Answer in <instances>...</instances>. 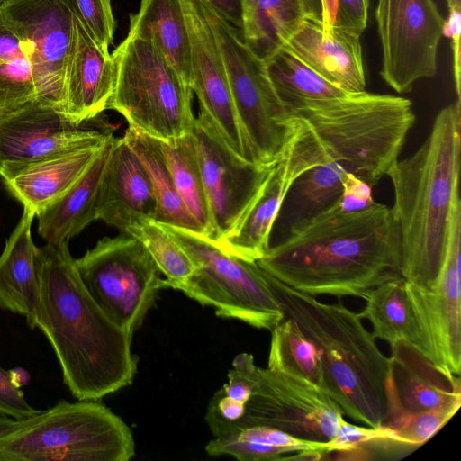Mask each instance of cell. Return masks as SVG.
<instances>
[{"instance_id": "31", "label": "cell", "mask_w": 461, "mask_h": 461, "mask_svg": "<svg viewBox=\"0 0 461 461\" xmlns=\"http://www.w3.org/2000/svg\"><path fill=\"white\" fill-rule=\"evenodd\" d=\"M176 189L189 212L212 240V220L192 131L175 140H158Z\"/></svg>"}, {"instance_id": "28", "label": "cell", "mask_w": 461, "mask_h": 461, "mask_svg": "<svg viewBox=\"0 0 461 461\" xmlns=\"http://www.w3.org/2000/svg\"><path fill=\"white\" fill-rule=\"evenodd\" d=\"M320 15L317 0H258L241 35L260 58L280 48L308 18Z\"/></svg>"}, {"instance_id": "15", "label": "cell", "mask_w": 461, "mask_h": 461, "mask_svg": "<svg viewBox=\"0 0 461 461\" xmlns=\"http://www.w3.org/2000/svg\"><path fill=\"white\" fill-rule=\"evenodd\" d=\"M0 13L30 61L37 100L63 112L74 21L71 0H2Z\"/></svg>"}, {"instance_id": "47", "label": "cell", "mask_w": 461, "mask_h": 461, "mask_svg": "<svg viewBox=\"0 0 461 461\" xmlns=\"http://www.w3.org/2000/svg\"><path fill=\"white\" fill-rule=\"evenodd\" d=\"M11 377L14 381V383L18 386L21 387L22 385H24L27 384L29 380V374L23 368H14L13 370H10Z\"/></svg>"}, {"instance_id": "33", "label": "cell", "mask_w": 461, "mask_h": 461, "mask_svg": "<svg viewBox=\"0 0 461 461\" xmlns=\"http://www.w3.org/2000/svg\"><path fill=\"white\" fill-rule=\"evenodd\" d=\"M138 239L149 251L159 272L165 276L162 288H169L191 276L196 265L178 242L154 221H141L126 232Z\"/></svg>"}, {"instance_id": "39", "label": "cell", "mask_w": 461, "mask_h": 461, "mask_svg": "<svg viewBox=\"0 0 461 461\" xmlns=\"http://www.w3.org/2000/svg\"><path fill=\"white\" fill-rule=\"evenodd\" d=\"M40 411L27 402L20 387L14 383L10 372L0 367V415L24 420Z\"/></svg>"}, {"instance_id": "6", "label": "cell", "mask_w": 461, "mask_h": 461, "mask_svg": "<svg viewBox=\"0 0 461 461\" xmlns=\"http://www.w3.org/2000/svg\"><path fill=\"white\" fill-rule=\"evenodd\" d=\"M132 431L95 401H60L0 438V461H129Z\"/></svg>"}, {"instance_id": "8", "label": "cell", "mask_w": 461, "mask_h": 461, "mask_svg": "<svg viewBox=\"0 0 461 461\" xmlns=\"http://www.w3.org/2000/svg\"><path fill=\"white\" fill-rule=\"evenodd\" d=\"M161 225L196 265L191 276L169 288L213 307L219 317L258 329L271 330L285 319L283 308L257 262L225 252L202 233Z\"/></svg>"}, {"instance_id": "38", "label": "cell", "mask_w": 461, "mask_h": 461, "mask_svg": "<svg viewBox=\"0 0 461 461\" xmlns=\"http://www.w3.org/2000/svg\"><path fill=\"white\" fill-rule=\"evenodd\" d=\"M378 439L393 440L389 432L382 426H357L343 419L334 438L328 441L329 454L348 451Z\"/></svg>"}, {"instance_id": "34", "label": "cell", "mask_w": 461, "mask_h": 461, "mask_svg": "<svg viewBox=\"0 0 461 461\" xmlns=\"http://www.w3.org/2000/svg\"><path fill=\"white\" fill-rule=\"evenodd\" d=\"M456 402L429 411L410 413L404 411L393 399L387 398V411L380 426L400 444L419 447L431 438L458 411Z\"/></svg>"}, {"instance_id": "29", "label": "cell", "mask_w": 461, "mask_h": 461, "mask_svg": "<svg viewBox=\"0 0 461 461\" xmlns=\"http://www.w3.org/2000/svg\"><path fill=\"white\" fill-rule=\"evenodd\" d=\"M361 298L366 303L359 316L369 321L375 339L390 346L403 342L415 348L416 324L402 277L372 287Z\"/></svg>"}, {"instance_id": "42", "label": "cell", "mask_w": 461, "mask_h": 461, "mask_svg": "<svg viewBox=\"0 0 461 461\" xmlns=\"http://www.w3.org/2000/svg\"><path fill=\"white\" fill-rule=\"evenodd\" d=\"M335 203L344 212H357L371 207L376 202L367 183L352 174H347L342 180L341 194Z\"/></svg>"}, {"instance_id": "10", "label": "cell", "mask_w": 461, "mask_h": 461, "mask_svg": "<svg viewBox=\"0 0 461 461\" xmlns=\"http://www.w3.org/2000/svg\"><path fill=\"white\" fill-rule=\"evenodd\" d=\"M76 266L102 311L133 335L162 289L161 273L144 245L127 233L105 237L76 258Z\"/></svg>"}, {"instance_id": "7", "label": "cell", "mask_w": 461, "mask_h": 461, "mask_svg": "<svg viewBox=\"0 0 461 461\" xmlns=\"http://www.w3.org/2000/svg\"><path fill=\"white\" fill-rule=\"evenodd\" d=\"M116 82L107 109L160 141L192 131L193 90L150 41L128 34L112 54Z\"/></svg>"}, {"instance_id": "17", "label": "cell", "mask_w": 461, "mask_h": 461, "mask_svg": "<svg viewBox=\"0 0 461 461\" xmlns=\"http://www.w3.org/2000/svg\"><path fill=\"white\" fill-rule=\"evenodd\" d=\"M192 134L211 213L212 240L217 242L246 210L273 165L260 166L236 156L202 112Z\"/></svg>"}, {"instance_id": "25", "label": "cell", "mask_w": 461, "mask_h": 461, "mask_svg": "<svg viewBox=\"0 0 461 461\" xmlns=\"http://www.w3.org/2000/svg\"><path fill=\"white\" fill-rule=\"evenodd\" d=\"M113 139L114 136L62 196L36 215L38 232L46 242L68 243L70 239L97 220L98 193Z\"/></svg>"}, {"instance_id": "21", "label": "cell", "mask_w": 461, "mask_h": 461, "mask_svg": "<svg viewBox=\"0 0 461 461\" xmlns=\"http://www.w3.org/2000/svg\"><path fill=\"white\" fill-rule=\"evenodd\" d=\"M281 47L342 90L366 91L360 37L336 27L326 35L320 15L303 21Z\"/></svg>"}, {"instance_id": "20", "label": "cell", "mask_w": 461, "mask_h": 461, "mask_svg": "<svg viewBox=\"0 0 461 461\" xmlns=\"http://www.w3.org/2000/svg\"><path fill=\"white\" fill-rule=\"evenodd\" d=\"M156 197L149 177L123 137L113 139L97 199V220L122 233L154 221Z\"/></svg>"}, {"instance_id": "2", "label": "cell", "mask_w": 461, "mask_h": 461, "mask_svg": "<svg viewBox=\"0 0 461 461\" xmlns=\"http://www.w3.org/2000/svg\"><path fill=\"white\" fill-rule=\"evenodd\" d=\"M290 113L309 125L322 151L321 164L303 174L286 196L290 228L333 204L347 174L375 185L399 159L415 122L411 100L366 91L312 103Z\"/></svg>"}, {"instance_id": "40", "label": "cell", "mask_w": 461, "mask_h": 461, "mask_svg": "<svg viewBox=\"0 0 461 461\" xmlns=\"http://www.w3.org/2000/svg\"><path fill=\"white\" fill-rule=\"evenodd\" d=\"M448 17L444 21L442 35L451 39L453 76L457 99L461 100V0H446Z\"/></svg>"}, {"instance_id": "12", "label": "cell", "mask_w": 461, "mask_h": 461, "mask_svg": "<svg viewBox=\"0 0 461 461\" xmlns=\"http://www.w3.org/2000/svg\"><path fill=\"white\" fill-rule=\"evenodd\" d=\"M292 132L255 197L232 227L215 242L225 252L256 262L269 249L272 228L293 184L322 162L321 143L299 117L291 116Z\"/></svg>"}, {"instance_id": "37", "label": "cell", "mask_w": 461, "mask_h": 461, "mask_svg": "<svg viewBox=\"0 0 461 461\" xmlns=\"http://www.w3.org/2000/svg\"><path fill=\"white\" fill-rule=\"evenodd\" d=\"M257 367L251 354H238L228 371V383L221 389L226 395L246 405L255 385Z\"/></svg>"}, {"instance_id": "48", "label": "cell", "mask_w": 461, "mask_h": 461, "mask_svg": "<svg viewBox=\"0 0 461 461\" xmlns=\"http://www.w3.org/2000/svg\"><path fill=\"white\" fill-rule=\"evenodd\" d=\"M258 0H240L242 8L243 24L251 17Z\"/></svg>"}, {"instance_id": "32", "label": "cell", "mask_w": 461, "mask_h": 461, "mask_svg": "<svg viewBox=\"0 0 461 461\" xmlns=\"http://www.w3.org/2000/svg\"><path fill=\"white\" fill-rule=\"evenodd\" d=\"M270 331L267 368L304 378L325 392L320 354L298 324L285 317Z\"/></svg>"}, {"instance_id": "19", "label": "cell", "mask_w": 461, "mask_h": 461, "mask_svg": "<svg viewBox=\"0 0 461 461\" xmlns=\"http://www.w3.org/2000/svg\"><path fill=\"white\" fill-rule=\"evenodd\" d=\"M115 82L113 56L98 46L74 12L63 113L77 125L93 120L107 109Z\"/></svg>"}, {"instance_id": "5", "label": "cell", "mask_w": 461, "mask_h": 461, "mask_svg": "<svg viewBox=\"0 0 461 461\" xmlns=\"http://www.w3.org/2000/svg\"><path fill=\"white\" fill-rule=\"evenodd\" d=\"M263 273L285 317L293 319L317 348L326 393L343 415L365 426L379 427L387 411L390 360L359 313L340 300L321 303Z\"/></svg>"}, {"instance_id": "18", "label": "cell", "mask_w": 461, "mask_h": 461, "mask_svg": "<svg viewBox=\"0 0 461 461\" xmlns=\"http://www.w3.org/2000/svg\"><path fill=\"white\" fill-rule=\"evenodd\" d=\"M191 46L189 84L198 97L200 112L212 122L229 149L252 161L235 110L224 62L212 28L197 0H183Z\"/></svg>"}, {"instance_id": "27", "label": "cell", "mask_w": 461, "mask_h": 461, "mask_svg": "<svg viewBox=\"0 0 461 461\" xmlns=\"http://www.w3.org/2000/svg\"><path fill=\"white\" fill-rule=\"evenodd\" d=\"M122 137L143 165L151 182L157 202L154 221L203 234L201 226L176 189L158 140L130 127Z\"/></svg>"}, {"instance_id": "16", "label": "cell", "mask_w": 461, "mask_h": 461, "mask_svg": "<svg viewBox=\"0 0 461 461\" xmlns=\"http://www.w3.org/2000/svg\"><path fill=\"white\" fill-rule=\"evenodd\" d=\"M71 122L60 110L33 100L0 116V176L81 148L104 145L111 131L90 130Z\"/></svg>"}, {"instance_id": "44", "label": "cell", "mask_w": 461, "mask_h": 461, "mask_svg": "<svg viewBox=\"0 0 461 461\" xmlns=\"http://www.w3.org/2000/svg\"><path fill=\"white\" fill-rule=\"evenodd\" d=\"M223 19L228 21L240 32L243 27L242 8L240 0H198Z\"/></svg>"}, {"instance_id": "30", "label": "cell", "mask_w": 461, "mask_h": 461, "mask_svg": "<svg viewBox=\"0 0 461 461\" xmlns=\"http://www.w3.org/2000/svg\"><path fill=\"white\" fill-rule=\"evenodd\" d=\"M264 60L274 88L289 113L312 103L352 94L327 81L283 47Z\"/></svg>"}, {"instance_id": "11", "label": "cell", "mask_w": 461, "mask_h": 461, "mask_svg": "<svg viewBox=\"0 0 461 461\" xmlns=\"http://www.w3.org/2000/svg\"><path fill=\"white\" fill-rule=\"evenodd\" d=\"M461 200L450 216L446 258L433 288L407 281L406 292L416 324L415 349L441 373L454 377L461 373Z\"/></svg>"}, {"instance_id": "13", "label": "cell", "mask_w": 461, "mask_h": 461, "mask_svg": "<svg viewBox=\"0 0 461 461\" xmlns=\"http://www.w3.org/2000/svg\"><path fill=\"white\" fill-rule=\"evenodd\" d=\"M383 60L381 77L398 94L437 74L445 19L434 0H377L375 12Z\"/></svg>"}, {"instance_id": "41", "label": "cell", "mask_w": 461, "mask_h": 461, "mask_svg": "<svg viewBox=\"0 0 461 461\" xmlns=\"http://www.w3.org/2000/svg\"><path fill=\"white\" fill-rule=\"evenodd\" d=\"M369 0H337L334 27L359 36L367 25Z\"/></svg>"}, {"instance_id": "43", "label": "cell", "mask_w": 461, "mask_h": 461, "mask_svg": "<svg viewBox=\"0 0 461 461\" xmlns=\"http://www.w3.org/2000/svg\"><path fill=\"white\" fill-rule=\"evenodd\" d=\"M1 2L2 0H0V5ZM21 57H26L21 41L5 22L0 13V62L10 61Z\"/></svg>"}, {"instance_id": "22", "label": "cell", "mask_w": 461, "mask_h": 461, "mask_svg": "<svg viewBox=\"0 0 461 461\" xmlns=\"http://www.w3.org/2000/svg\"><path fill=\"white\" fill-rule=\"evenodd\" d=\"M390 347L387 398L404 411L417 413L461 402L460 376L444 375L407 343Z\"/></svg>"}, {"instance_id": "3", "label": "cell", "mask_w": 461, "mask_h": 461, "mask_svg": "<svg viewBox=\"0 0 461 461\" xmlns=\"http://www.w3.org/2000/svg\"><path fill=\"white\" fill-rule=\"evenodd\" d=\"M68 242L37 248L39 300L34 328L45 335L63 382L78 401H97L132 384V334L112 321L92 298Z\"/></svg>"}, {"instance_id": "9", "label": "cell", "mask_w": 461, "mask_h": 461, "mask_svg": "<svg viewBox=\"0 0 461 461\" xmlns=\"http://www.w3.org/2000/svg\"><path fill=\"white\" fill-rule=\"evenodd\" d=\"M201 5L224 62L252 160L260 166H271L282 156L291 135L290 113L274 88L265 60L246 44L240 31Z\"/></svg>"}, {"instance_id": "35", "label": "cell", "mask_w": 461, "mask_h": 461, "mask_svg": "<svg viewBox=\"0 0 461 461\" xmlns=\"http://www.w3.org/2000/svg\"><path fill=\"white\" fill-rule=\"evenodd\" d=\"M33 100H37V91L28 59L21 57L0 62V116Z\"/></svg>"}, {"instance_id": "24", "label": "cell", "mask_w": 461, "mask_h": 461, "mask_svg": "<svg viewBox=\"0 0 461 461\" xmlns=\"http://www.w3.org/2000/svg\"><path fill=\"white\" fill-rule=\"evenodd\" d=\"M105 144L77 149L41 160L3 180L4 184L23 208L32 210L36 216L78 180Z\"/></svg>"}, {"instance_id": "26", "label": "cell", "mask_w": 461, "mask_h": 461, "mask_svg": "<svg viewBox=\"0 0 461 461\" xmlns=\"http://www.w3.org/2000/svg\"><path fill=\"white\" fill-rule=\"evenodd\" d=\"M128 34L150 41L190 86L191 46L183 0H140Z\"/></svg>"}, {"instance_id": "4", "label": "cell", "mask_w": 461, "mask_h": 461, "mask_svg": "<svg viewBox=\"0 0 461 461\" xmlns=\"http://www.w3.org/2000/svg\"><path fill=\"white\" fill-rule=\"evenodd\" d=\"M461 100L442 108L422 145L388 170L391 208L401 237V274L419 287L433 288L442 271L450 216L459 195Z\"/></svg>"}, {"instance_id": "23", "label": "cell", "mask_w": 461, "mask_h": 461, "mask_svg": "<svg viewBox=\"0 0 461 461\" xmlns=\"http://www.w3.org/2000/svg\"><path fill=\"white\" fill-rule=\"evenodd\" d=\"M34 217V212L23 208L0 255V308L23 315L32 329L39 300L38 247L32 238Z\"/></svg>"}, {"instance_id": "14", "label": "cell", "mask_w": 461, "mask_h": 461, "mask_svg": "<svg viewBox=\"0 0 461 461\" xmlns=\"http://www.w3.org/2000/svg\"><path fill=\"white\" fill-rule=\"evenodd\" d=\"M343 419L339 405L314 384L258 366L245 414L233 423L267 426L303 439L327 442Z\"/></svg>"}, {"instance_id": "36", "label": "cell", "mask_w": 461, "mask_h": 461, "mask_svg": "<svg viewBox=\"0 0 461 461\" xmlns=\"http://www.w3.org/2000/svg\"><path fill=\"white\" fill-rule=\"evenodd\" d=\"M111 1L71 0L75 14L104 50H108L116 28Z\"/></svg>"}, {"instance_id": "45", "label": "cell", "mask_w": 461, "mask_h": 461, "mask_svg": "<svg viewBox=\"0 0 461 461\" xmlns=\"http://www.w3.org/2000/svg\"><path fill=\"white\" fill-rule=\"evenodd\" d=\"M321 5V21L326 35H331L334 30L337 0H319Z\"/></svg>"}, {"instance_id": "1", "label": "cell", "mask_w": 461, "mask_h": 461, "mask_svg": "<svg viewBox=\"0 0 461 461\" xmlns=\"http://www.w3.org/2000/svg\"><path fill=\"white\" fill-rule=\"evenodd\" d=\"M401 237L391 208L375 203L344 212L336 203L289 229V236L257 260L295 290L339 299L401 278Z\"/></svg>"}, {"instance_id": "46", "label": "cell", "mask_w": 461, "mask_h": 461, "mask_svg": "<svg viewBox=\"0 0 461 461\" xmlns=\"http://www.w3.org/2000/svg\"><path fill=\"white\" fill-rule=\"evenodd\" d=\"M27 419L14 420L13 418L0 415V438L20 429L26 424Z\"/></svg>"}]
</instances>
